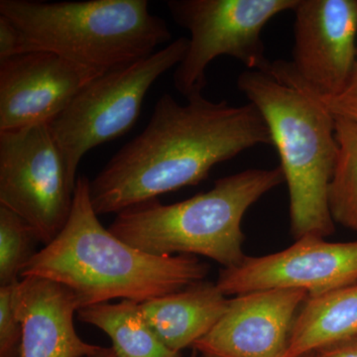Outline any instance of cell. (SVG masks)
<instances>
[{"label":"cell","mask_w":357,"mask_h":357,"mask_svg":"<svg viewBox=\"0 0 357 357\" xmlns=\"http://www.w3.org/2000/svg\"><path fill=\"white\" fill-rule=\"evenodd\" d=\"M185 105L165 93L151 119L114 154L93 180L89 197L96 215H109L206 180L218 164L258 145L273 146L252 103L215 102L203 93Z\"/></svg>","instance_id":"6da1fadb"},{"label":"cell","mask_w":357,"mask_h":357,"mask_svg":"<svg viewBox=\"0 0 357 357\" xmlns=\"http://www.w3.org/2000/svg\"><path fill=\"white\" fill-rule=\"evenodd\" d=\"M208 270L197 256L149 255L115 236L93 210L89 178L79 176L64 229L25 265L21 279L62 284L84 307L114 299L147 302L204 281Z\"/></svg>","instance_id":"7a4b0ae2"},{"label":"cell","mask_w":357,"mask_h":357,"mask_svg":"<svg viewBox=\"0 0 357 357\" xmlns=\"http://www.w3.org/2000/svg\"><path fill=\"white\" fill-rule=\"evenodd\" d=\"M237 86L261 114L280 157L293 236H332L328 190L338 155L335 117L285 61L271 62L264 72L245 70Z\"/></svg>","instance_id":"3957f363"},{"label":"cell","mask_w":357,"mask_h":357,"mask_svg":"<svg viewBox=\"0 0 357 357\" xmlns=\"http://www.w3.org/2000/svg\"><path fill=\"white\" fill-rule=\"evenodd\" d=\"M20 34V54L46 51L105 74L148 57L172 38L146 0H1Z\"/></svg>","instance_id":"277c9868"},{"label":"cell","mask_w":357,"mask_h":357,"mask_svg":"<svg viewBox=\"0 0 357 357\" xmlns=\"http://www.w3.org/2000/svg\"><path fill=\"white\" fill-rule=\"evenodd\" d=\"M284 180L280 167L249 169L218 178L213 189L178 203L158 199L115 215L107 229L124 243L153 255H199L223 268L245 259L244 215Z\"/></svg>","instance_id":"5b68a950"},{"label":"cell","mask_w":357,"mask_h":357,"mask_svg":"<svg viewBox=\"0 0 357 357\" xmlns=\"http://www.w3.org/2000/svg\"><path fill=\"white\" fill-rule=\"evenodd\" d=\"M189 39L178 38L139 61L96 77L70 102L50 128L77 183L79 162L89 150L133 128L148 91L185 55Z\"/></svg>","instance_id":"8992f818"},{"label":"cell","mask_w":357,"mask_h":357,"mask_svg":"<svg viewBox=\"0 0 357 357\" xmlns=\"http://www.w3.org/2000/svg\"><path fill=\"white\" fill-rule=\"evenodd\" d=\"M299 0H171L167 7L177 24L191 34L187 52L174 73V84L185 98L201 95L206 70L220 56L249 70H266L262 31L272 18L294 10Z\"/></svg>","instance_id":"52a82bcc"},{"label":"cell","mask_w":357,"mask_h":357,"mask_svg":"<svg viewBox=\"0 0 357 357\" xmlns=\"http://www.w3.org/2000/svg\"><path fill=\"white\" fill-rule=\"evenodd\" d=\"M76 185L50 123L0 132V206L24 218L44 246L69 220Z\"/></svg>","instance_id":"ba28073f"},{"label":"cell","mask_w":357,"mask_h":357,"mask_svg":"<svg viewBox=\"0 0 357 357\" xmlns=\"http://www.w3.org/2000/svg\"><path fill=\"white\" fill-rule=\"evenodd\" d=\"M357 284V241L328 243L305 236L279 252L223 268L217 281L225 296L296 289L317 297Z\"/></svg>","instance_id":"9c48e42d"},{"label":"cell","mask_w":357,"mask_h":357,"mask_svg":"<svg viewBox=\"0 0 357 357\" xmlns=\"http://www.w3.org/2000/svg\"><path fill=\"white\" fill-rule=\"evenodd\" d=\"M295 76L321 98L344 89L357 54V0H299L294 9Z\"/></svg>","instance_id":"30bf717a"},{"label":"cell","mask_w":357,"mask_h":357,"mask_svg":"<svg viewBox=\"0 0 357 357\" xmlns=\"http://www.w3.org/2000/svg\"><path fill=\"white\" fill-rule=\"evenodd\" d=\"M100 75L46 51L0 61V132L51 123Z\"/></svg>","instance_id":"8fae6325"},{"label":"cell","mask_w":357,"mask_h":357,"mask_svg":"<svg viewBox=\"0 0 357 357\" xmlns=\"http://www.w3.org/2000/svg\"><path fill=\"white\" fill-rule=\"evenodd\" d=\"M307 297V292L296 289L236 296L192 349L215 357H283L294 321Z\"/></svg>","instance_id":"7c38bea8"},{"label":"cell","mask_w":357,"mask_h":357,"mask_svg":"<svg viewBox=\"0 0 357 357\" xmlns=\"http://www.w3.org/2000/svg\"><path fill=\"white\" fill-rule=\"evenodd\" d=\"M14 303L23 326L21 357H89L100 349L77 335L74 317L81 305L62 284L25 277L14 286Z\"/></svg>","instance_id":"4fadbf2b"},{"label":"cell","mask_w":357,"mask_h":357,"mask_svg":"<svg viewBox=\"0 0 357 357\" xmlns=\"http://www.w3.org/2000/svg\"><path fill=\"white\" fill-rule=\"evenodd\" d=\"M229 304L217 283L204 280L141 303V310L163 344L181 354L210 332Z\"/></svg>","instance_id":"5bb4252c"},{"label":"cell","mask_w":357,"mask_h":357,"mask_svg":"<svg viewBox=\"0 0 357 357\" xmlns=\"http://www.w3.org/2000/svg\"><path fill=\"white\" fill-rule=\"evenodd\" d=\"M357 337V284L307 297L283 357H304Z\"/></svg>","instance_id":"9a60e30c"},{"label":"cell","mask_w":357,"mask_h":357,"mask_svg":"<svg viewBox=\"0 0 357 357\" xmlns=\"http://www.w3.org/2000/svg\"><path fill=\"white\" fill-rule=\"evenodd\" d=\"M77 318L109 335L116 357H182L169 349L148 325L141 303L121 300L81 307Z\"/></svg>","instance_id":"2e32d148"},{"label":"cell","mask_w":357,"mask_h":357,"mask_svg":"<svg viewBox=\"0 0 357 357\" xmlns=\"http://www.w3.org/2000/svg\"><path fill=\"white\" fill-rule=\"evenodd\" d=\"M335 135L338 155L328 206L335 223L357 232V122L335 117Z\"/></svg>","instance_id":"e0dca14e"},{"label":"cell","mask_w":357,"mask_h":357,"mask_svg":"<svg viewBox=\"0 0 357 357\" xmlns=\"http://www.w3.org/2000/svg\"><path fill=\"white\" fill-rule=\"evenodd\" d=\"M39 243L36 231L24 218L0 206V286L21 280V272L38 252Z\"/></svg>","instance_id":"ac0fdd59"},{"label":"cell","mask_w":357,"mask_h":357,"mask_svg":"<svg viewBox=\"0 0 357 357\" xmlns=\"http://www.w3.org/2000/svg\"><path fill=\"white\" fill-rule=\"evenodd\" d=\"M15 285L0 286V357H21L23 326L14 303Z\"/></svg>","instance_id":"d6986e66"},{"label":"cell","mask_w":357,"mask_h":357,"mask_svg":"<svg viewBox=\"0 0 357 357\" xmlns=\"http://www.w3.org/2000/svg\"><path fill=\"white\" fill-rule=\"evenodd\" d=\"M321 100L333 116L357 122V54L351 77L344 89L333 98Z\"/></svg>","instance_id":"ffe728a7"},{"label":"cell","mask_w":357,"mask_h":357,"mask_svg":"<svg viewBox=\"0 0 357 357\" xmlns=\"http://www.w3.org/2000/svg\"><path fill=\"white\" fill-rule=\"evenodd\" d=\"M20 34L6 16L0 15V61L18 55Z\"/></svg>","instance_id":"44dd1931"},{"label":"cell","mask_w":357,"mask_h":357,"mask_svg":"<svg viewBox=\"0 0 357 357\" xmlns=\"http://www.w3.org/2000/svg\"><path fill=\"white\" fill-rule=\"evenodd\" d=\"M89 357H116V354L112 347H100V349L96 352L95 354Z\"/></svg>","instance_id":"7402d4cb"},{"label":"cell","mask_w":357,"mask_h":357,"mask_svg":"<svg viewBox=\"0 0 357 357\" xmlns=\"http://www.w3.org/2000/svg\"><path fill=\"white\" fill-rule=\"evenodd\" d=\"M189 357H199V354H198V352L195 351V349H192V354Z\"/></svg>","instance_id":"603a6c76"},{"label":"cell","mask_w":357,"mask_h":357,"mask_svg":"<svg viewBox=\"0 0 357 357\" xmlns=\"http://www.w3.org/2000/svg\"><path fill=\"white\" fill-rule=\"evenodd\" d=\"M199 357H215V356H204V354H199Z\"/></svg>","instance_id":"cb8c5ba5"},{"label":"cell","mask_w":357,"mask_h":357,"mask_svg":"<svg viewBox=\"0 0 357 357\" xmlns=\"http://www.w3.org/2000/svg\"><path fill=\"white\" fill-rule=\"evenodd\" d=\"M304 357H316V356H314V354H309V356H304Z\"/></svg>","instance_id":"d4e9b609"}]
</instances>
